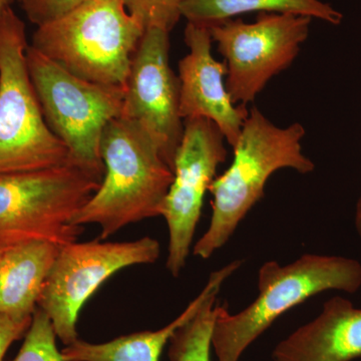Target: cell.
Wrapping results in <instances>:
<instances>
[{
  "instance_id": "18",
  "label": "cell",
  "mask_w": 361,
  "mask_h": 361,
  "mask_svg": "<svg viewBox=\"0 0 361 361\" xmlns=\"http://www.w3.org/2000/svg\"><path fill=\"white\" fill-rule=\"evenodd\" d=\"M56 338L49 316L37 307L23 346L11 361H66L56 346Z\"/></svg>"
},
{
  "instance_id": "21",
  "label": "cell",
  "mask_w": 361,
  "mask_h": 361,
  "mask_svg": "<svg viewBox=\"0 0 361 361\" xmlns=\"http://www.w3.org/2000/svg\"><path fill=\"white\" fill-rule=\"evenodd\" d=\"M32 316L30 317H16L8 314H0V361H4L7 350L13 342L20 341L25 336Z\"/></svg>"
},
{
  "instance_id": "13",
  "label": "cell",
  "mask_w": 361,
  "mask_h": 361,
  "mask_svg": "<svg viewBox=\"0 0 361 361\" xmlns=\"http://www.w3.org/2000/svg\"><path fill=\"white\" fill-rule=\"evenodd\" d=\"M361 358V308L334 296L314 319L275 346L273 361H353Z\"/></svg>"
},
{
  "instance_id": "20",
  "label": "cell",
  "mask_w": 361,
  "mask_h": 361,
  "mask_svg": "<svg viewBox=\"0 0 361 361\" xmlns=\"http://www.w3.org/2000/svg\"><path fill=\"white\" fill-rule=\"evenodd\" d=\"M90 0H20L28 20L37 26L44 25L71 13Z\"/></svg>"
},
{
  "instance_id": "17",
  "label": "cell",
  "mask_w": 361,
  "mask_h": 361,
  "mask_svg": "<svg viewBox=\"0 0 361 361\" xmlns=\"http://www.w3.org/2000/svg\"><path fill=\"white\" fill-rule=\"evenodd\" d=\"M220 290L211 292L193 317L176 330L169 341L171 361H211L213 325Z\"/></svg>"
},
{
  "instance_id": "15",
  "label": "cell",
  "mask_w": 361,
  "mask_h": 361,
  "mask_svg": "<svg viewBox=\"0 0 361 361\" xmlns=\"http://www.w3.org/2000/svg\"><path fill=\"white\" fill-rule=\"evenodd\" d=\"M47 241L16 244L0 259V314L30 317L59 251Z\"/></svg>"
},
{
  "instance_id": "7",
  "label": "cell",
  "mask_w": 361,
  "mask_h": 361,
  "mask_svg": "<svg viewBox=\"0 0 361 361\" xmlns=\"http://www.w3.org/2000/svg\"><path fill=\"white\" fill-rule=\"evenodd\" d=\"M26 61L45 123L65 144L68 161L104 178L102 137L122 114L125 89L82 80L32 45Z\"/></svg>"
},
{
  "instance_id": "1",
  "label": "cell",
  "mask_w": 361,
  "mask_h": 361,
  "mask_svg": "<svg viewBox=\"0 0 361 361\" xmlns=\"http://www.w3.org/2000/svg\"><path fill=\"white\" fill-rule=\"evenodd\" d=\"M305 129L301 123L274 125L256 106L249 110L230 167L209 187L212 217L193 247L197 257L209 259L234 235L240 223L264 197L271 176L282 169L310 174L314 163L303 154Z\"/></svg>"
},
{
  "instance_id": "4",
  "label": "cell",
  "mask_w": 361,
  "mask_h": 361,
  "mask_svg": "<svg viewBox=\"0 0 361 361\" xmlns=\"http://www.w3.org/2000/svg\"><path fill=\"white\" fill-rule=\"evenodd\" d=\"M145 32L123 0H90L37 26L30 45L82 80L125 89Z\"/></svg>"
},
{
  "instance_id": "8",
  "label": "cell",
  "mask_w": 361,
  "mask_h": 361,
  "mask_svg": "<svg viewBox=\"0 0 361 361\" xmlns=\"http://www.w3.org/2000/svg\"><path fill=\"white\" fill-rule=\"evenodd\" d=\"M311 20L261 13L254 23L232 18L208 26L227 66L226 87L234 104L253 103L275 75L292 65L310 35Z\"/></svg>"
},
{
  "instance_id": "11",
  "label": "cell",
  "mask_w": 361,
  "mask_h": 361,
  "mask_svg": "<svg viewBox=\"0 0 361 361\" xmlns=\"http://www.w3.org/2000/svg\"><path fill=\"white\" fill-rule=\"evenodd\" d=\"M161 28H148L137 47L121 116L148 134L172 169L184 134L180 115V80L170 65V39Z\"/></svg>"
},
{
  "instance_id": "19",
  "label": "cell",
  "mask_w": 361,
  "mask_h": 361,
  "mask_svg": "<svg viewBox=\"0 0 361 361\" xmlns=\"http://www.w3.org/2000/svg\"><path fill=\"white\" fill-rule=\"evenodd\" d=\"M186 0H123L130 16L145 30L161 28L170 32L182 18L180 8Z\"/></svg>"
},
{
  "instance_id": "9",
  "label": "cell",
  "mask_w": 361,
  "mask_h": 361,
  "mask_svg": "<svg viewBox=\"0 0 361 361\" xmlns=\"http://www.w3.org/2000/svg\"><path fill=\"white\" fill-rule=\"evenodd\" d=\"M160 253L158 240L151 237L126 242L75 241L61 246L37 307L49 316L59 341L70 345L78 339L80 310L99 287L123 268L155 263Z\"/></svg>"
},
{
  "instance_id": "22",
  "label": "cell",
  "mask_w": 361,
  "mask_h": 361,
  "mask_svg": "<svg viewBox=\"0 0 361 361\" xmlns=\"http://www.w3.org/2000/svg\"><path fill=\"white\" fill-rule=\"evenodd\" d=\"M355 224L356 231L361 238V194L356 204Z\"/></svg>"
},
{
  "instance_id": "6",
  "label": "cell",
  "mask_w": 361,
  "mask_h": 361,
  "mask_svg": "<svg viewBox=\"0 0 361 361\" xmlns=\"http://www.w3.org/2000/svg\"><path fill=\"white\" fill-rule=\"evenodd\" d=\"M25 25L11 6L0 16V175L68 163L42 115L26 61Z\"/></svg>"
},
{
  "instance_id": "3",
  "label": "cell",
  "mask_w": 361,
  "mask_h": 361,
  "mask_svg": "<svg viewBox=\"0 0 361 361\" xmlns=\"http://www.w3.org/2000/svg\"><path fill=\"white\" fill-rule=\"evenodd\" d=\"M258 296L231 314L216 307L212 348L217 361H239L247 348L280 316L323 292L353 294L361 288V263L343 256L304 254L290 264L268 261L257 277Z\"/></svg>"
},
{
  "instance_id": "5",
  "label": "cell",
  "mask_w": 361,
  "mask_h": 361,
  "mask_svg": "<svg viewBox=\"0 0 361 361\" xmlns=\"http://www.w3.org/2000/svg\"><path fill=\"white\" fill-rule=\"evenodd\" d=\"M103 178L68 163L58 167L0 175V242L77 241L84 227L73 224Z\"/></svg>"
},
{
  "instance_id": "24",
  "label": "cell",
  "mask_w": 361,
  "mask_h": 361,
  "mask_svg": "<svg viewBox=\"0 0 361 361\" xmlns=\"http://www.w3.org/2000/svg\"><path fill=\"white\" fill-rule=\"evenodd\" d=\"M11 2H13V0H0V16H1L6 7L11 6Z\"/></svg>"
},
{
  "instance_id": "12",
  "label": "cell",
  "mask_w": 361,
  "mask_h": 361,
  "mask_svg": "<svg viewBox=\"0 0 361 361\" xmlns=\"http://www.w3.org/2000/svg\"><path fill=\"white\" fill-rule=\"evenodd\" d=\"M189 52L179 63L180 115L183 120L212 121L234 148L249 115L245 106L234 104L226 87L227 66L212 54L208 26L188 23L184 32Z\"/></svg>"
},
{
  "instance_id": "16",
  "label": "cell",
  "mask_w": 361,
  "mask_h": 361,
  "mask_svg": "<svg viewBox=\"0 0 361 361\" xmlns=\"http://www.w3.org/2000/svg\"><path fill=\"white\" fill-rule=\"evenodd\" d=\"M251 13H289L341 25V13L320 0H186L180 8L188 23L205 26Z\"/></svg>"
},
{
  "instance_id": "23",
  "label": "cell",
  "mask_w": 361,
  "mask_h": 361,
  "mask_svg": "<svg viewBox=\"0 0 361 361\" xmlns=\"http://www.w3.org/2000/svg\"><path fill=\"white\" fill-rule=\"evenodd\" d=\"M13 246V244L4 243V242H0V259H1L2 256L4 255V253H6V252Z\"/></svg>"
},
{
  "instance_id": "10",
  "label": "cell",
  "mask_w": 361,
  "mask_h": 361,
  "mask_svg": "<svg viewBox=\"0 0 361 361\" xmlns=\"http://www.w3.org/2000/svg\"><path fill=\"white\" fill-rule=\"evenodd\" d=\"M226 139L208 118L184 121V134L176 153L171 185L161 217L169 231L166 267L174 277L186 266L195 232L200 220L204 197L227 159Z\"/></svg>"
},
{
  "instance_id": "2",
  "label": "cell",
  "mask_w": 361,
  "mask_h": 361,
  "mask_svg": "<svg viewBox=\"0 0 361 361\" xmlns=\"http://www.w3.org/2000/svg\"><path fill=\"white\" fill-rule=\"evenodd\" d=\"M104 175L73 224H97L106 239L133 223L161 216L174 173L146 132L118 116L104 130Z\"/></svg>"
},
{
  "instance_id": "14",
  "label": "cell",
  "mask_w": 361,
  "mask_h": 361,
  "mask_svg": "<svg viewBox=\"0 0 361 361\" xmlns=\"http://www.w3.org/2000/svg\"><path fill=\"white\" fill-rule=\"evenodd\" d=\"M243 264L234 260L220 269L214 271L199 295L187 306L186 310L170 324L155 331H142L104 342L90 343L78 341L61 350L66 361H160L164 348L176 330L182 326L201 307L202 303L215 289L222 288L228 278L232 276Z\"/></svg>"
}]
</instances>
